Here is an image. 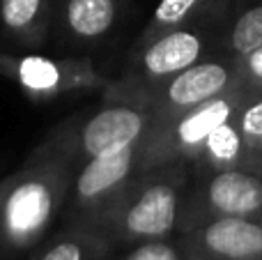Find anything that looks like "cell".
I'll use <instances>...</instances> for the list:
<instances>
[{
	"label": "cell",
	"instance_id": "e0dca14e",
	"mask_svg": "<svg viewBox=\"0 0 262 260\" xmlns=\"http://www.w3.org/2000/svg\"><path fill=\"white\" fill-rule=\"evenodd\" d=\"M235 122L255 164L262 166V90H244L235 111Z\"/></svg>",
	"mask_w": 262,
	"mask_h": 260
},
{
	"label": "cell",
	"instance_id": "ba28073f",
	"mask_svg": "<svg viewBox=\"0 0 262 260\" xmlns=\"http://www.w3.org/2000/svg\"><path fill=\"white\" fill-rule=\"evenodd\" d=\"M216 216H262V166L195 173L182 201L177 230L186 233Z\"/></svg>",
	"mask_w": 262,
	"mask_h": 260
},
{
	"label": "cell",
	"instance_id": "2e32d148",
	"mask_svg": "<svg viewBox=\"0 0 262 260\" xmlns=\"http://www.w3.org/2000/svg\"><path fill=\"white\" fill-rule=\"evenodd\" d=\"M111 244L92 230L64 226L37 249L32 260H104Z\"/></svg>",
	"mask_w": 262,
	"mask_h": 260
},
{
	"label": "cell",
	"instance_id": "30bf717a",
	"mask_svg": "<svg viewBox=\"0 0 262 260\" xmlns=\"http://www.w3.org/2000/svg\"><path fill=\"white\" fill-rule=\"evenodd\" d=\"M134 0H55L51 39L64 51L106 46L127 26Z\"/></svg>",
	"mask_w": 262,
	"mask_h": 260
},
{
	"label": "cell",
	"instance_id": "52a82bcc",
	"mask_svg": "<svg viewBox=\"0 0 262 260\" xmlns=\"http://www.w3.org/2000/svg\"><path fill=\"white\" fill-rule=\"evenodd\" d=\"M239 99L242 85H237L186 113L152 124L143 141L140 168L147 170L161 164H172V161L193 166L214 129L235 115Z\"/></svg>",
	"mask_w": 262,
	"mask_h": 260
},
{
	"label": "cell",
	"instance_id": "4fadbf2b",
	"mask_svg": "<svg viewBox=\"0 0 262 260\" xmlns=\"http://www.w3.org/2000/svg\"><path fill=\"white\" fill-rule=\"evenodd\" d=\"M232 0H159L134 44L152 39L172 28L195 23H226Z\"/></svg>",
	"mask_w": 262,
	"mask_h": 260
},
{
	"label": "cell",
	"instance_id": "3957f363",
	"mask_svg": "<svg viewBox=\"0 0 262 260\" xmlns=\"http://www.w3.org/2000/svg\"><path fill=\"white\" fill-rule=\"evenodd\" d=\"M223 51V23H195L134 44L118 78L104 88L106 101L138 104L147 92L186 67Z\"/></svg>",
	"mask_w": 262,
	"mask_h": 260
},
{
	"label": "cell",
	"instance_id": "8fae6325",
	"mask_svg": "<svg viewBox=\"0 0 262 260\" xmlns=\"http://www.w3.org/2000/svg\"><path fill=\"white\" fill-rule=\"evenodd\" d=\"M180 242L189 260H262V216H216Z\"/></svg>",
	"mask_w": 262,
	"mask_h": 260
},
{
	"label": "cell",
	"instance_id": "8992f818",
	"mask_svg": "<svg viewBox=\"0 0 262 260\" xmlns=\"http://www.w3.org/2000/svg\"><path fill=\"white\" fill-rule=\"evenodd\" d=\"M0 76L9 78L35 101H51L78 92L104 90L111 78L85 55H44L37 51L0 49Z\"/></svg>",
	"mask_w": 262,
	"mask_h": 260
},
{
	"label": "cell",
	"instance_id": "5bb4252c",
	"mask_svg": "<svg viewBox=\"0 0 262 260\" xmlns=\"http://www.w3.org/2000/svg\"><path fill=\"white\" fill-rule=\"evenodd\" d=\"M239 166H260L251 157V150L246 145L244 136L239 134L235 122V115L228 118L223 124H219L207 138V143L200 150V157L191 166L193 173H207V170H226L239 168Z\"/></svg>",
	"mask_w": 262,
	"mask_h": 260
},
{
	"label": "cell",
	"instance_id": "9a60e30c",
	"mask_svg": "<svg viewBox=\"0 0 262 260\" xmlns=\"http://www.w3.org/2000/svg\"><path fill=\"white\" fill-rule=\"evenodd\" d=\"M262 46V0H232L223 23V51L244 58Z\"/></svg>",
	"mask_w": 262,
	"mask_h": 260
},
{
	"label": "cell",
	"instance_id": "d6986e66",
	"mask_svg": "<svg viewBox=\"0 0 262 260\" xmlns=\"http://www.w3.org/2000/svg\"><path fill=\"white\" fill-rule=\"evenodd\" d=\"M239 64V85L244 90H262V46L237 60Z\"/></svg>",
	"mask_w": 262,
	"mask_h": 260
},
{
	"label": "cell",
	"instance_id": "9c48e42d",
	"mask_svg": "<svg viewBox=\"0 0 262 260\" xmlns=\"http://www.w3.org/2000/svg\"><path fill=\"white\" fill-rule=\"evenodd\" d=\"M237 85H239L237 58L221 51L163 81L152 92H147L138 101V106H145L154 118L152 124H157L186 113Z\"/></svg>",
	"mask_w": 262,
	"mask_h": 260
},
{
	"label": "cell",
	"instance_id": "6da1fadb",
	"mask_svg": "<svg viewBox=\"0 0 262 260\" xmlns=\"http://www.w3.org/2000/svg\"><path fill=\"white\" fill-rule=\"evenodd\" d=\"M76 166L53 134L30 157L0 180V249L23 251L37 247L51 224L62 214Z\"/></svg>",
	"mask_w": 262,
	"mask_h": 260
},
{
	"label": "cell",
	"instance_id": "5b68a950",
	"mask_svg": "<svg viewBox=\"0 0 262 260\" xmlns=\"http://www.w3.org/2000/svg\"><path fill=\"white\" fill-rule=\"evenodd\" d=\"M152 122L154 118L145 106L129 101H106L90 115L67 118L51 134L78 168L88 159L113 155L143 143L152 129Z\"/></svg>",
	"mask_w": 262,
	"mask_h": 260
},
{
	"label": "cell",
	"instance_id": "ac0fdd59",
	"mask_svg": "<svg viewBox=\"0 0 262 260\" xmlns=\"http://www.w3.org/2000/svg\"><path fill=\"white\" fill-rule=\"evenodd\" d=\"M122 260H189L182 242L172 240H149V242L134 244V249Z\"/></svg>",
	"mask_w": 262,
	"mask_h": 260
},
{
	"label": "cell",
	"instance_id": "7a4b0ae2",
	"mask_svg": "<svg viewBox=\"0 0 262 260\" xmlns=\"http://www.w3.org/2000/svg\"><path fill=\"white\" fill-rule=\"evenodd\" d=\"M191 166L182 161L140 170L99 228L108 244H140L170 237L180 224Z\"/></svg>",
	"mask_w": 262,
	"mask_h": 260
},
{
	"label": "cell",
	"instance_id": "277c9868",
	"mask_svg": "<svg viewBox=\"0 0 262 260\" xmlns=\"http://www.w3.org/2000/svg\"><path fill=\"white\" fill-rule=\"evenodd\" d=\"M143 143L113 155L88 159L74 170L64 198L62 216L72 228L99 233L106 216L113 212L127 187L140 175Z\"/></svg>",
	"mask_w": 262,
	"mask_h": 260
},
{
	"label": "cell",
	"instance_id": "7c38bea8",
	"mask_svg": "<svg viewBox=\"0 0 262 260\" xmlns=\"http://www.w3.org/2000/svg\"><path fill=\"white\" fill-rule=\"evenodd\" d=\"M55 0H0V41L37 51L49 44Z\"/></svg>",
	"mask_w": 262,
	"mask_h": 260
}]
</instances>
